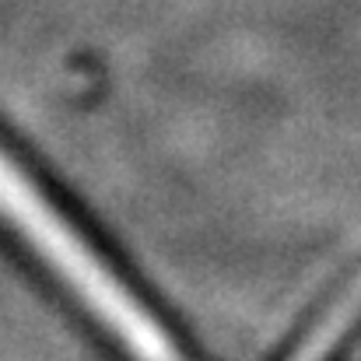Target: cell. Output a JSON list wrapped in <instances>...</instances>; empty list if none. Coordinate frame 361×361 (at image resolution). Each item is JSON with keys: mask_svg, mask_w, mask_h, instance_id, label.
Wrapping results in <instances>:
<instances>
[{"mask_svg": "<svg viewBox=\"0 0 361 361\" xmlns=\"http://www.w3.org/2000/svg\"><path fill=\"white\" fill-rule=\"evenodd\" d=\"M361 319V274L344 288L341 298H334V305L323 312V319L309 330V337L295 348V355L288 361H326V355L348 337V330Z\"/></svg>", "mask_w": 361, "mask_h": 361, "instance_id": "obj_1", "label": "cell"}]
</instances>
